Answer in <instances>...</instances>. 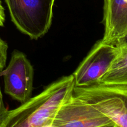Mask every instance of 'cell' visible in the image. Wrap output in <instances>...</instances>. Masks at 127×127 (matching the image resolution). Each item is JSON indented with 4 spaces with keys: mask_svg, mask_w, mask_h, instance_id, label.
I'll return each instance as SVG.
<instances>
[{
    "mask_svg": "<svg viewBox=\"0 0 127 127\" xmlns=\"http://www.w3.org/2000/svg\"><path fill=\"white\" fill-rule=\"evenodd\" d=\"M74 88L73 74L60 78L19 107L8 110L0 127H42L52 124L61 105L73 95Z\"/></svg>",
    "mask_w": 127,
    "mask_h": 127,
    "instance_id": "obj_1",
    "label": "cell"
},
{
    "mask_svg": "<svg viewBox=\"0 0 127 127\" xmlns=\"http://www.w3.org/2000/svg\"><path fill=\"white\" fill-rule=\"evenodd\" d=\"M7 49V43L0 37V74L6 66Z\"/></svg>",
    "mask_w": 127,
    "mask_h": 127,
    "instance_id": "obj_9",
    "label": "cell"
},
{
    "mask_svg": "<svg viewBox=\"0 0 127 127\" xmlns=\"http://www.w3.org/2000/svg\"><path fill=\"white\" fill-rule=\"evenodd\" d=\"M42 127H53L52 126V124H47V125H44V126H43Z\"/></svg>",
    "mask_w": 127,
    "mask_h": 127,
    "instance_id": "obj_14",
    "label": "cell"
},
{
    "mask_svg": "<svg viewBox=\"0 0 127 127\" xmlns=\"http://www.w3.org/2000/svg\"><path fill=\"white\" fill-rule=\"evenodd\" d=\"M73 94L96 108L119 127H127V84L74 88Z\"/></svg>",
    "mask_w": 127,
    "mask_h": 127,
    "instance_id": "obj_3",
    "label": "cell"
},
{
    "mask_svg": "<svg viewBox=\"0 0 127 127\" xmlns=\"http://www.w3.org/2000/svg\"><path fill=\"white\" fill-rule=\"evenodd\" d=\"M114 124L108 117L91 104L73 95L56 113L53 127H99Z\"/></svg>",
    "mask_w": 127,
    "mask_h": 127,
    "instance_id": "obj_5",
    "label": "cell"
},
{
    "mask_svg": "<svg viewBox=\"0 0 127 127\" xmlns=\"http://www.w3.org/2000/svg\"><path fill=\"white\" fill-rule=\"evenodd\" d=\"M3 72L4 93L23 104L31 98L34 71L24 53L12 52L8 66Z\"/></svg>",
    "mask_w": 127,
    "mask_h": 127,
    "instance_id": "obj_6",
    "label": "cell"
},
{
    "mask_svg": "<svg viewBox=\"0 0 127 127\" xmlns=\"http://www.w3.org/2000/svg\"><path fill=\"white\" fill-rule=\"evenodd\" d=\"M117 127H118V126H117Z\"/></svg>",
    "mask_w": 127,
    "mask_h": 127,
    "instance_id": "obj_15",
    "label": "cell"
},
{
    "mask_svg": "<svg viewBox=\"0 0 127 127\" xmlns=\"http://www.w3.org/2000/svg\"><path fill=\"white\" fill-rule=\"evenodd\" d=\"M99 127H117V125H115V124H110V125H105V126H102Z\"/></svg>",
    "mask_w": 127,
    "mask_h": 127,
    "instance_id": "obj_13",
    "label": "cell"
},
{
    "mask_svg": "<svg viewBox=\"0 0 127 127\" xmlns=\"http://www.w3.org/2000/svg\"><path fill=\"white\" fill-rule=\"evenodd\" d=\"M7 112H8V110L4 105L3 98H2V94L1 93V88H0V122L4 118Z\"/></svg>",
    "mask_w": 127,
    "mask_h": 127,
    "instance_id": "obj_10",
    "label": "cell"
},
{
    "mask_svg": "<svg viewBox=\"0 0 127 127\" xmlns=\"http://www.w3.org/2000/svg\"><path fill=\"white\" fill-rule=\"evenodd\" d=\"M12 22L33 40L43 37L53 19L55 0H5Z\"/></svg>",
    "mask_w": 127,
    "mask_h": 127,
    "instance_id": "obj_2",
    "label": "cell"
},
{
    "mask_svg": "<svg viewBox=\"0 0 127 127\" xmlns=\"http://www.w3.org/2000/svg\"><path fill=\"white\" fill-rule=\"evenodd\" d=\"M5 19H6V16H5L4 8L2 6V2L0 0V27L4 26L5 22Z\"/></svg>",
    "mask_w": 127,
    "mask_h": 127,
    "instance_id": "obj_11",
    "label": "cell"
},
{
    "mask_svg": "<svg viewBox=\"0 0 127 127\" xmlns=\"http://www.w3.org/2000/svg\"><path fill=\"white\" fill-rule=\"evenodd\" d=\"M119 43H122V44H124V45H127V37H125V38H124V39L121 41V42H119Z\"/></svg>",
    "mask_w": 127,
    "mask_h": 127,
    "instance_id": "obj_12",
    "label": "cell"
},
{
    "mask_svg": "<svg viewBox=\"0 0 127 127\" xmlns=\"http://www.w3.org/2000/svg\"><path fill=\"white\" fill-rule=\"evenodd\" d=\"M117 45L100 40L94 45L74 73V88H86L99 84L118 53Z\"/></svg>",
    "mask_w": 127,
    "mask_h": 127,
    "instance_id": "obj_4",
    "label": "cell"
},
{
    "mask_svg": "<svg viewBox=\"0 0 127 127\" xmlns=\"http://www.w3.org/2000/svg\"><path fill=\"white\" fill-rule=\"evenodd\" d=\"M102 41L117 45L127 36V0H104Z\"/></svg>",
    "mask_w": 127,
    "mask_h": 127,
    "instance_id": "obj_7",
    "label": "cell"
},
{
    "mask_svg": "<svg viewBox=\"0 0 127 127\" xmlns=\"http://www.w3.org/2000/svg\"><path fill=\"white\" fill-rule=\"evenodd\" d=\"M118 53L99 85H125L127 84V45L117 44Z\"/></svg>",
    "mask_w": 127,
    "mask_h": 127,
    "instance_id": "obj_8",
    "label": "cell"
}]
</instances>
